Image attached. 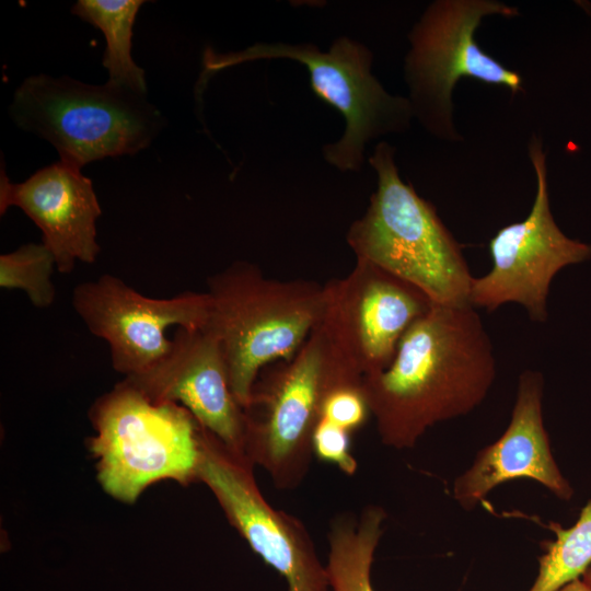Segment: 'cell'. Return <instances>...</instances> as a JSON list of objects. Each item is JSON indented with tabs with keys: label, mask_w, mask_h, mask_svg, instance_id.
<instances>
[{
	"label": "cell",
	"mask_w": 591,
	"mask_h": 591,
	"mask_svg": "<svg viewBox=\"0 0 591 591\" xmlns=\"http://www.w3.org/2000/svg\"><path fill=\"white\" fill-rule=\"evenodd\" d=\"M371 416L363 381L334 387L326 396L320 419L350 433L360 429Z\"/></svg>",
	"instance_id": "ffe728a7"
},
{
	"label": "cell",
	"mask_w": 591,
	"mask_h": 591,
	"mask_svg": "<svg viewBox=\"0 0 591 591\" xmlns=\"http://www.w3.org/2000/svg\"><path fill=\"white\" fill-rule=\"evenodd\" d=\"M71 303L88 329L108 344L113 368L125 378L146 371L169 352V327L204 328L210 311L207 292L153 299L109 274L79 283Z\"/></svg>",
	"instance_id": "7c38bea8"
},
{
	"label": "cell",
	"mask_w": 591,
	"mask_h": 591,
	"mask_svg": "<svg viewBox=\"0 0 591 591\" xmlns=\"http://www.w3.org/2000/svg\"><path fill=\"white\" fill-rule=\"evenodd\" d=\"M385 519L384 509L373 505L332 520L325 564L331 591H374L371 568Z\"/></svg>",
	"instance_id": "2e32d148"
},
{
	"label": "cell",
	"mask_w": 591,
	"mask_h": 591,
	"mask_svg": "<svg viewBox=\"0 0 591 591\" xmlns=\"http://www.w3.org/2000/svg\"><path fill=\"white\" fill-rule=\"evenodd\" d=\"M55 257L42 243H27L0 256V287L23 290L36 308H47L55 300L51 275Z\"/></svg>",
	"instance_id": "d6986e66"
},
{
	"label": "cell",
	"mask_w": 591,
	"mask_h": 591,
	"mask_svg": "<svg viewBox=\"0 0 591 591\" xmlns=\"http://www.w3.org/2000/svg\"><path fill=\"white\" fill-rule=\"evenodd\" d=\"M124 381L152 401L182 405L202 429L244 455L245 413L232 392L219 341L209 331L177 327L169 352Z\"/></svg>",
	"instance_id": "4fadbf2b"
},
{
	"label": "cell",
	"mask_w": 591,
	"mask_h": 591,
	"mask_svg": "<svg viewBox=\"0 0 591 591\" xmlns=\"http://www.w3.org/2000/svg\"><path fill=\"white\" fill-rule=\"evenodd\" d=\"M324 287L320 324L363 378L389 367L403 335L433 305L415 286L361 260Z\"/></svg>",
	"instance_id": "8fae6325"
},
{
	"label": "cell",
	"mask_w": 591,
	"mask_h": 591,
	"mask_svg": "<svg viewBox=\"0 0 591 591\" xmlns=\"http://www.w3.org/2000/svg\"><path fill=\"white\" fill-rule=\"evenodd\" d=\"M556 540L540 558L538 572L528 591H557L591 566V500L569 529L553 525Z\"/></svg>",
	"instance_id": "ac0fdd59"
},
{
	"label": "cell",
	"mask_w": 591,
	"mask_h": 591,
	"mask_svg": "<svg viewBox=\"0 0 591 591\" xmlns=\"http://www.w3.org/2000/svg\"><path fill=\"white\" fill-rule=\"evenodd\" d=\"M363 379L318 322L291 359L257 379L244 409V455L278 489H296L310 470L313 433L327 394Z\"/></svg>",
	"instance_id": "5b68a950"
},
{
	"label": "cell",
	"mask_w": 591,
	"mask_h": 591,
	"mask_svg": "<svg viewBox=\"0 0 591 591\" xmlns=\"http://www.w3.org/2000/svg\"><path fill=\"white\" fill-rule=\"evenodd\" d=\"M528 154L536 178L531 210L522 221L507 224L489 240L490 270L474 277L468 303L494 312L518 303L534 322L547 318V297L555 275L591 257V245L568 237L557 225L549 204L546 154L533 135Z\"/></svg>",
	"instance_id": "9c48e42d"
},
{
	"label": "cell",
	"mask_w": 591,
	"mask_h": 591,
	"mask_svg": "<svg viewBox=\"0 0 591 591\" xmlns=\"http://www.w3.org/2000/svg\"><path fill=\"white\" fill-rule=\"evenodd\" d=\"M19 207L43 233V243L55 257L60 274L76 263L93 264L101 252L96 220L102 215L93 184L81 169L58 161L22 183L0 176V213Z\"/></svg>",
	"instance_id": "9a60e30c"
},
{
	"label": "cell",
	"mask_w": 591,
	"mask_h": 591,
	"mask_svg": "<svg viewBox=\"0 0 591 591\" xmlns=\"http://www.w3.org/2000/svg\"><path fill=\"white\" fill-rule=\"evenodd\" d=\"M9 112L20 128L50 142L60 161L79 169L143 150L164 121L147 94L108 82L93 85L47 74L26 78Z\"/></svg>",
	"instance_id": "8992f818"
},
{
	"label": "cell",
	"mask_w": 591,
	"mask_h": 591,
	"mask_svg": "<svg viewBox=\"0 0 591 591\" xmlns=\"http://www.w3.org/2000/svg\"><path fill=\"white\" fill-rule=\"evenodd\" d=\"M368 162L376 173V189L346 237L356 259L415 286L433 304L468 303L474 277L462 245L436 207L401 177L395 148L379 142Z\"/></svg>",
	"instance_id": "7a4b0ae2"
},
{
	"label": "cell",
	"mask_w": 591,
	"mask_h": 591,
	"mask_svg": "<svg viewBox=\"0 0 591 591\" xmlns=\"http://www.w3.org/2000/svg\"><path fill=\"white\" fill-rule=\"evenodd\" d=\"M582 580L589 586L591 589V566L583 572Z\"/></svg>",
	"instance_id": "603a6c76"
},
{
	"label": "cell",
	"mask_w": 591,
	"mask_h": 591,
	"mask_svg": "<svg viewBox=\"0 0 591 591\" xmlns=\"http://www.w3.org/2000/svg\"><path fill=\"white\" fill-rule=\"evenodd\" d=\"M543 389L541 372L525 370L520 374L507 429L482 449L453 483L452 496L462 509H475L495 487L523 477L540 483L559 499L571 498L573 489L557 466L544 426Z\"/></svg>",
	"instance_id": "5bb4252c"
},
{
	"label": "cell",
	"mask_w": 591,
	"mask_h": 591,
	"mask_svg": "<svg viewBox=\"0 0 591 591\" xmlns=\"http://www.w3.org/2000/svg\"><path fill=\"white\" fill-rule=\"evenodd\" d=\"M351 436L349 431L320 419L312 439L313 455L346 475H354L358 463L351 452Z\"/></svg>",
	"instance_id": "44dd1931"
},
{
	"label": "cell",
	"mask_w": 591,
	"mask_h": 591,
	"mask_svg": "<svg viewBox=\"0 0 591 591\" xmlns=\"http://www.w3.org/2000/svg\"><path fill=\"white\" fill-rule=\"evenodd\" d=\"M89 448L102 489L134 503L151 485L197 482L204 429L182 405L155 402L126 381L91 407Z\"/></svg>",
	"instance_id": "277c9868"
},
{
	"label": "cell",
	"mask_w": 591,
	"mask_h": 591,
	"mask_svg": "<svg viewBox=\"0 0 591 591\" xmlns=\"http://www.w3.org/2000/svg\"><path fill=\"white\" fill-rule=\"evenodd\" d=\"M557 591H591V589L582 579L578 578L566 583Z\"/></svg>",
	"instance_id": "7402d4cb"
},
{
	"label": "cell",
	"mask_w": 591,
	"mask_h": 591,
	"mask_svg": "<svg viewBox=\"0 0 591 591\" xmlns=\"http://www.w3.org/2000/svg\"><path fill=\"white\" fill-rule=\"evenodd\" d=\"M253 467L202 431L197 482L209 488L230 524L283 578L287 591H329L325 564L305 525L266 500Z\"/></svg>",
	"instance_id": "30bf717a"
},
{
	"label": "cell",
	"mask_w": 591,
	"mask_h": 591,
	"mask_svg": "<svg viewBox=\"0 0 591 591\" xmlns=\"http://www.w3.org/2000/svg\"><path fill=\"white\" fill-rule=\"evenodd\" d=\"M517 7L498 0H436L427 5L408 33L404 60L414 118L433 137L462 141L454 123L453 91L462 78L524 93L522 76L486 53L475 34L483 20L514 18Z\"/></svg>",
	"instance_id": "52a82bcc"
},
{
	"label": "cell",
	"mask_w": 591,
	"mask_h": 591,
	"mask_svg": "<svg viewBox=\"0 0 591 591\" xmlns=\"http://www.w3.org/2000/svg\"><path fill=\"white\" fill-rule=\"evenodd\" d=\"M207 325L219 341L230 385L245 409L262 370L289 360L318 324L325 287L311 280H278L259 267L234 262L207 279Z\"/></svg>",
	"instance_id": "3957f363"
},
{
	"label": "cell",
	"mask_w": 591,
	"mask_h": 591,
	"mask_svg": "<svg viewBox=\"0 0 591 591\" xmlns=\"http://www.w3.org/2000/svg\"><path fill=\"white\" fill-rule=\"evenodd\" d=\"M495 376L491 339L475 308L433 304L363 389L381 442L404 450L436 424L471 413Z\"/></svg>",
	"instance_id": "6da1fadb"
},
{
	"label": "cell",
	"mask_w": 591,
	"mask_h": 591,
	"mask_svg": "<svg viewBox=\"0 0 591 591\" xmlns=\"http://www.w3.org/2000/svg\"><path fill=\"white\" fill-rule=\"evenodd\" d=\"M280 58L303 63L312 91L343 115L346 125L341 138L322 149L326 162L339 171H359L371 140L410 127L414 113L409 100L384 89L371 72L370 49L347 36L335 39L327 51L310 43L278 42L257 43L229 54L207 48L201 77L246 61Z\"/></svg>",
	"instance_id": "ba28073f"
},
{
	"label": "cell",
	"mask_w": 591,
	"mask_h": 591,
	"mask_svg": "<svg viewBox=\"0 0 591 591\" xmlns=\"http://www.w3.org/2000/svg\"><path fill=\"white\" fill-rule=\"evenodd\" d=\"M142 0H79L72 13L103 32L106 49L102 63L108 83L147 94L144 71L131 57L132 26Z\"/></svg>",
	"instance_id": "e0dca14e"
}]
</instances>
